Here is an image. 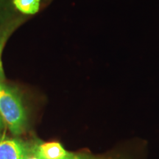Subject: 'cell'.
<instances>
[{"label":"cell","mask_w":159,"mask_h":159,"mask_svg":"<svg viewBox=\"0 0 159 159\" xmlns=\"http://www.w3.org/2000/svg\"><path fill=\"white\" fill-rule=\"evenodd\" d=\"M0 116L12 133L22 132L27 116L21 101L14 91L5 86H0Z\"/></svg>","instance_id":"cell-1"},{"label":"cell","mask_w":159,"mask_h":159,"mask_svg":"<svg viewBox=\"0 0 159 159\" xmlns=\"http://www.w3.org/2000/svg\"><path fill=\"white\" fill-rule=\"evenodd\" d=\"M28 150L17 139L0 138V159H27Z\"/></svg>","instance_id":"cell-2"},{"label":"cell","mask_w":159,"mask_h":159,"mask_svg":"<svg viewBox=\"0 0 159 159\" xmlns=\"http://www.w3.org/2000/svg\"><path fill=\"white\" fill-rule=\"evenodd\" d=\"M69 153L60 143L47 142L39 145L36 156L40 159H64Z\"/></svg>","instance_id":"cell-3"},{"label":"cell","mask_w":159,"mask_h":159,"mask_svg":"<svg viewBox=\"0 0 159 159\" xmlns=\"http://www.w3.org/2000/svg\"><path fill=\"white\" fill-rule=\"evenodd\" d=\"M22 22V19H16L13 21L6 23L0 27V79L3 78V69L2 63V52L5 47L7 39L11 36L12 33Z\"/></svg>","instance_id":"cell-4"},{"label":"cell","mask_w":159,"mask_h":159,"mask_svg":"<svg viewBox=\"0 0 159 159\" xmlns=\"http://www.w3.org/2000/svg\"><path fill=\"white\" fill-rule=\"evenodd\" d=\"M15 7L25 14H35L39 11L40 0H13Z\"/></svg>","instance_id":"cell-5"},{"label":"cell","mask_w":159,"mask_h":159,"mask_svg":"<svg viewBox=\"0 0 159 159\" xmlns=\"http://www.w3.org/2000/svg\"><path fill=\"white\" fill-rule=\"evenodd\" d=\"M64 159H85L82 158V157L80 156H76V155H74L72 153H69V155L68 156L66 157V158H64Z\"/></svg>","instance_id":"cell-6"},{"label":"cell","mask_w":159,"mask_h":159,"mask_svg":"<svg viewBox=\"0 0 159 159\" xmlns=\"http://www.w3.org/2000/svg\"><path fill=\"white\" fill-rule=\"evenodd\" d=\"M27 159H40V158L37 156H34V157H30V158H27Z\"/></svg>","instance_id":"cell-7"},{"label":"cell","mask_w":159,"mask_h":159,"mask_svg":"<svg viewBox=\"0 0 159 159\" xmlns=\"http://www.w3.org/2000/svg\"><path fill=\"white\" fill-rule=\"evenodd\" d=\"M2 125V119H1V116H0V128H1Z\"/></svg>","instance_id":"cell-8"},{"label":"cell","mask_w":159,"mask_h":159,"mask_svg":"<svg viewBox=\"0 0 159 159\" xmlns=\"http://www.w3.org/2000/svg\"><path fill=\"white\" fill-rule=\"evenodd\" d=\"M0 86H1V85H0Z\"/></svg>","instance_id":"cell-9"}]
</instances>
